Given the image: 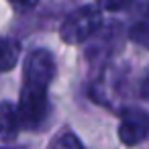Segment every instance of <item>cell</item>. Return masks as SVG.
I'll return each instance as SVG.
<instances>
[{
    "label": "cell",
    "mask_w": 149,
    "mask_h": 149,
    "mask_svg": "<svg viewBox=\"0 0 149 149\" xmlns=\"http://www.w3.org/2000/svg\"><path fill=\"white\" fill-rule=\"evenodd\" d=\"M0 149H6V147H0Z\"/></svg>",
    "instance_id": "cell-11"
},
{
    "label": "cell",
    "mask_w": 149,
    "mask_h": 149,
    "mask_svg": "<svg viewBox=\"0 0 149 149\" xmlns=\"http://www.w3.org/2000/svg\"><path fill=\"white\" fill-rule=\"evenodd\" d=\"M51 149H84V145L72 131H61L51 141Z\"/></svg>",
    "instance_id": "cell-7"
},
{
    "label": "cell",
    "mask_w": 149,
    "mask_h": 149,
    "mask_svg": "<svg viewBox=\"0 0 149 149\" xmlns=\"http://www.w3.org/2000/svg\"><path fill=\"white\" fill-rule=\"evenodd\" d=\"M102 25V8L100 4H84L72 10L61 27H59V37L68 45H80L86 43L96 35V31Z\"/></svg>",
    "instance_id": "cell-1"
},
{
    "label": "cell",
    "mask_w": 149,
    "mask_h": 149,
    "mask_svg": "<svg viewBox=\"0 0 149 149\" xmlns=\"http://www.w3.org/2000/svg\"><path fill=\"white\" fill-rule=\"evenodd\" d=\"M118 139L127 147H135L149 137V114L137 106H125L118 112Z\"/></svg>",
    "instance_id": "cell-4"
},
{
    "label": "cell",
    "mask_w": 149,
    "mask_h": 149,
    "mask_svg": "<svg viewBox=\"0 0 149 149\" xmlns=\"http://www.w3.org/2000/svg\"><path fill=\"white\" fill-rule=\"evenodd\" d=\"M131 41H135L137 45H143L149 49V21H141V23H135L131 27V33H129Z\"/></svg>",
    "instance_id": "cell-8"
},
{
    "label": "cell",
    "mask_w": 149,
    "mask_h": 149,
    "mask_svg": "<svg viewBox=\"0 0 149 149\" xmlns=\"http://www.w3.org/2000/svg\"><path fill=\"white\" fill-rule=\"evenodd\" d=\"M57 74L55 68V57L51 55L49 49H35L27 55L25 65H23V84L39 86V88H49Z\"/></svg>",
    "instance_id": "cell-3"
},
{
    "label": "cell",
    "mask_w": 149,
    "mask_h": 149,
    "mask_svg": "<svg viewBox=\"0 0 149 149\" xmlns=\"http://www.w3.org/2000/svg\"><path fill=\"white\" fill-rule=\"evenodd\" d=\"M145 13H147V17H149V4H147V6H145Z\"/></svg>",
    "instance_id": "cell-10"
},
{
    "label": "cell",
    "mask_w": 149,
    "mask_h": 149,
    "mask_svg": "<svg viewBox=\"0 0 149 149\" xmlns=\"http://www.w3.org/2000/svg\"><path fill=\"white\" fill-rule=\"evenodd\" d=\"M139 96H141L143 100H147V102H149V74L141 80V86H139Z\"/></svg>",
    "instance_id": "cell-9"
},
{
    "label": "cell",
    "mask_w": 149,
    "mask_h": 149,
    "mask_svg": "<svg viewBox=\"0 0 149 149\" xmlns=\"http://www.w3.org/2000/svg\"><path fill=\"white\" fill-rule=\"evenodd\" d=\"M21 125L17 116V106L10 102H0V141L2 143H13L19 137Z\"/></svg>",
    "instance_id": "cell-5"
},
{
    "label": "cell",
    "mask_w": 149,
    "mask_h": 149,
    "mask_svg": "<svg viewBox=\"0 0 149 149\" xmlns=\"http://www.w3.org/2000/svg\"><path fill=\"white\" fill-rule=\"evenodd\" d=\"M21 57V43L13 37H0V74L10 72Z\"/></svg>",
    "instance_id": "cell-6"
},
{
    "label": "cell",
    "mask_w": 149,
    "mask_h": 149,
    "mask_svg": "<svg viewBox=\"0 0 149 149\" xmlns=\"http://www.w3.org/2000/svg\"><path fill=\"white\" fill-rule=\"evenodd\" d=\"M49 112V100H47V88L23 84L19 104H17V116L19 125L27 131H37L47 120Z\"/></svg>",
    "instance_id": "cell-2"
}]
</instances>
